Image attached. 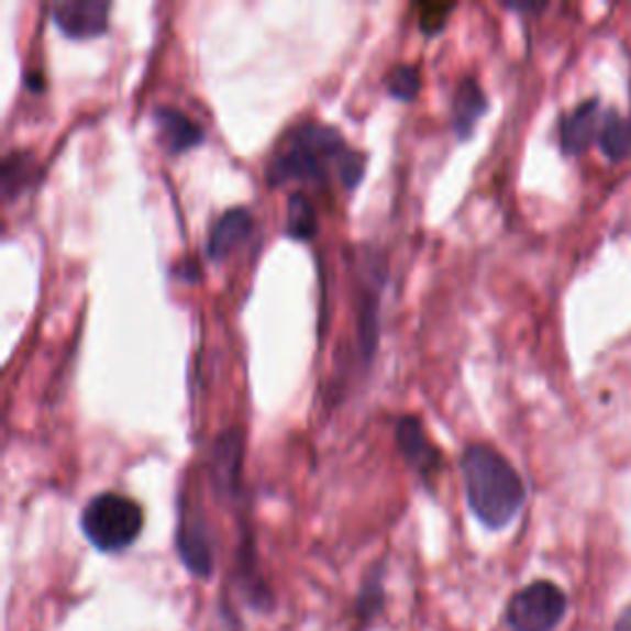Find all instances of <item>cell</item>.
<instances>
[{
  "mask_svg": "<svg viewBox=\"0 0 631 631\" xmlns=\"http://www.w3.org/2000/svg\"><path fill=\"white\" fill-rule=\"evenodd\" d=\"M615 631H631V607L627 609V612H622V617L617 619Z\"/></svg>",
  "mask_w": 631,
  "mask_h": 631,
  "instance_id": "cell-18",
  "label": "cell"
},
{
  "mask_svg": "<svg viewBox=\"0 0 631 631\" xmlns=\"http://www.w3.org/2000/svg\"><path fill=\"white\" fill-rule=\"evenodd\" d=\"M30 168H33V156L30 154H10L3 158V170H0V178H3V196L8 200L25 186L30 173H33Z\"/></svg>",
  "mask_w": 631,
  "mask_h": 631,
  "instance_id": "cell-15",
  "label": "cell"
},
{
  "mask_svg": "<svg viewBox=\"0 0 631 631\" xmlns=\"http://www.w3.org/2000/svg\"><path fill=\"white\" fill-rule=\"evenodd\" d=\"M176 545L180 560L192 575L208 577L212 573V543L208 525L198 511H188L186 506H182L180 513Z\"/></svg>",
  "mask_w": 631,
  "mask_h": 631,
  "instance_id": "cell-7",
  "label": "cell"
},
{
  "mask_svg": "<svg viewBox=\"0 0 631 631\" xmlns=\"http://www.w3.org/2000/svg\"><path fill=\"white\" fill-rule=\"evenodd\" d=\"M252 232V215L244 208H230L222 212L215 225L210 230L208 240V257L225 259L228 254L237 247L240 242L247 240Z\"/></svg>",
  "mask_w": 631,
  "mask_h": 631,
  "instance_id": "cell-11",
  "label": "cell"
},
{
  "mask_svg": "<svg viewBox=\"0 0 631 631\" xmlns=\"http://www.w3.org/2000/svg\"><path fill=\"white\" fill-rule=\"evenodd\" d=\"M420 10V27L424 30L427 35H434V33H440V30L444 27L446 23V15L452 13L454 5L452 3H427V5H420L417 8Z\"/></svg>",
  "mask_w": 631,
  "mask_h": 631,
  "instance_id": "cell-17",
  "label": "cell"
},
{
  "mask_svg": "<svg viewBox=\"0 0 631 631\" xmlns=\"http://www.w3.org/2000/svg\"><path fill=\"white\" fill-rule=\"evenodd\" d=\"M154 121L160 134V144L170 154H186V151L202 144V129L196 124L186 111L170 104H160L154 109Z\"/></svg>",
  "mask_w": 631,
  "mask_h": 631,
  "instance_id": "cell-9",
  "label": "cell"
},
{
  "mask_svg": "<svg viewBox=\"0 0 631 631\" xmlns=\"http://www.w3.org/2000/svg\"><path fill=\"white\" fill-rule=\"evenodd\" d=\"M395 442L407 466H410L417 476L424 478V481H430L432 476L440 474L442 454L430 442V436H427V430L420 417H414V414L402 417V420L395 427Z\"/></svg>",
  "mask_w": 631,
  "mask_h": 631,
  "instance_id": "cell-5",
  "label": "cell"
},
{
  "mask_svg": "<svg viewBox=\"0 0 631 631\" xmlns=\"http://www.w3.org/2000/svg\"><path fill=\"white\" fill-rule=\"evenodd\" d=\"M351 154L353 151L343 144L341 131L307 121V124L297 126L287 136L284 146L277 151V156L272 158L267 173L272 182H323L329 180L331 170L341 176L343 163Z\"/></svg>",
  "mask_w": 631,
  "mask_h": 631,
  "instance_id": "cell-2",
  "label": "cell"
},
{
  "mask_svg": "<svg viewBox=\"0 0 631 631\" xmlns=\"http://www.w3.org/2000/svg\"><path fill=\"white\" fill-rule=\"evenodd\" d=\"M567 612V597L547 579L523 587L508 602L506 619L513 631H553Z\"/></svg>",
  "mask_w": 631,
  "mask_h": 631,
  "instance_id": "cell-4",
  "label": "cell"
},
{
  "mask_svg": "<svg viewBox=\"0 0 631 631\" xmlns=\"http://www.w3.org/2000/svg\"><path fill=\"white\" fill-rule=\"evenodd\" d=\"M244 436L240 430H228L212 446V476L220 488L235 491L240 481Z\"/></svg>",
  "mask_w": 631,
  "mask_h": 631,
  "instance_id": "cell-12",
  "label": "cell"
},
{
  "mask_svg": "<svg viewBox=\"0 0 631 631\" xmlns=\"http://www.w3.org/2000/svg\"><path fill=\"white\" fill-rule=\"evenodd\" d=\"M597 144L612 160L627 158L631 154V121L627 117H619L615 109H607Z\"/></svg>",
  "mask_w": 631,
  "mask_h": 631,
  "instance_id": "cell-13",
  "label": "cell"
},
{
  "mask_svg": "<svg viewBox=\"0 0 631 631\" xmlns=\"http://www.w3.org/2000/svg\"><path fill=\"white\" fill-rule=\"evenodd\" d=\"M109 10L107 0H65L53 5V20L67 37L87 40L104 33Z\"/></svg>",
  "mask_w": 631,
  "mask_h": 631,
  "instance_id": "cell-6",
  "label": "cell"
},
{
  "mask_svg": "<svg viewBox=\"0 0 631 631\" xmlns=\"http://www.w3.org/2000/svg\"><path fill=\"white\" fill-rule=\"evenodd\" d=\"M488 111V99L481 85L474 77H464L452 97V124L456 136L469 139L476 129V121Z\"/></svg>",
  "mask_w": 631,
  "mask_h": 631,
  "instance_id": "cell-10",
  "label": "cell"
},
{
  "mask_svg": "<svg viewBox=\"0 0 631 631\" xmlns=\"http://www.w3.org/2000/svg\"><path fill=\"white\" fill-rule=\"evenodd\" d=\"M388 85L390 97L400 99V101H412L417 95H420V67L417 65H397L392 73L385 79Z\"/></svg>",
  "mask_w": 631,
  "mask_h": 631,
  "instance_id": "cell-16",
  "label": "cell"
},
{
  "mask_svg": "<svg viewBox=\"0 0 631 631\" xmlns=\"http://www.w3.org/2000/svg\"><path fill=\"white\" fill-rule=\"evenodd\" d=\"M466 503L486 528H506L525 501L523 478L494 446L474 442L462 454Z\"/></svg>",
  "mask_w": 631,
  "mask_h": 631,
  "instance_id": "cell-1",
  "label": "cell"
},
{
  "mask_svg": "<svg viewBox=\"0 0 631 631\" xmlns=\"http://www.w3.org/2000/svg\"><path fill=\"white\" fill-rule=\"evenodd\" d=\"M319 230V220H316V208L303 192H294L289 200L287 212V232L294 240H311Z\"/></svg>",
  "mask_w": 631,
  "mask_h": 631,
  "instance_id": "cell-14",
  "label": "cell"
},
{
  "mask_svg": "<svg viewBox=\"0 0 631 631\" xmlns=\"http://www.w3.org/2000/svg\"><path fill=\"white\" fill-rule=\"evenodd\" d=\"M605 124V111L597 99H589L563 119L560 124V146L567 156H577L599 141Z\"/></svg>",
  "mask_w": 631,
  "mask_h": 631,
  "instance_id": "cell-8",
  "label": "cell"
},
{
  "mask_svg": "<svg viewBox=\"0 0 631 631\" xmlns=\"http://www.w3.org/2000/svg\"><path fill=\"white\" fill-rule=\"evenodd\" d=\"M144 531V511L124 494L104 491L81 511V533L101 553H119L134 545Z\"/></svg>",
  "mask_w": 631,
  "mask_h": 631,
  "instance_id": "cell-3",
  "label": "cell"
}]
</instances>
